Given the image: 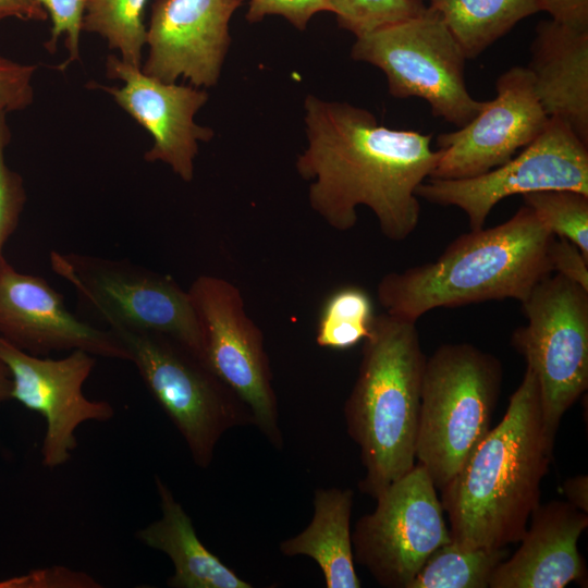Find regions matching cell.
<instances>
[{"label": "cell", "mask_w": 588, "mask_h": 588, "mask_svg": "<svg viewBox=\"0 0 588 588\" xmlns=\"http://www.w3.org/2000/svg\"><path fill=\"white\" fill-rule=\"evenodd\" d=\"M552 271L588 290V258L569 241L554 236L549 248Z\"/></svg>", "instance_id": "1f68e13d"}, {"label": "cell", "mask_w": 588, "mask_h": 588, "mask_svg": "<svg viewBox=\"0 0 588 588\" xmlns=\"http://www.w3.org/2000/svg\"><path fill=\"white\" fill-rule=\"evenodd\" d=\"M553 238L524 205L495 226L460 235L433 261L383 275L378 301L384 313L413 322L434 308L506 298L522 303L553 273Z\"/></svg>", "instance_id": "3957f363"}, {"label": "cell", "mask_w": 588, "mask_h": 588, "mask_svg": "<svg viewBox=\"0 0 588 588\" xmlns=\"http://www.w3.org/2000/svg\"><path fill=\"white\" fill-rule=\"evenodd\" d=\"M10 586L20 587H99L91 576L61 566L35 571L28 575L7 581Z\"/></svg>", "instance_id": "d6a6232c"}, {"label": "cell", "mask_w": 588, "mask_h": 588, "mask_svg": "<svg viewBox=\"0 0 588 588\" xmlns=\"http://www.w3.org/2000/svg\"><path fill=\"white\" fill-rule=\"evenodd\" d=\"M538 9L562 25L588 29V0H538Z\"/></svg>", "instance_id": "836d02e7"}, {"label": "cell", "mask_w": 588, "mask_h": 588, "mask_svg": "<svg viewBox=\"0 0 588 588\" xmlns=\"http://www.w3.org/2000/svg\"><path fill=\"white\" fill-rule=\"evenodd\" d=\"M148 0H87L82 30L102 37L130 64L142 66Z\"/></svg>", "instance_id": "cb8c5ba5"}, {"label": "cell", "mask_w": 588, "mask_h": 588, "mask_svg": "<svg viewBox=\"0 0 588 588\" xmlns=\"http://www.w3.org/2000/svg\"><path fill=\"white\" fill-rule=\"evenodd\" d=\"M110 330V329H109ZM161 409L183 437L194 463L206 469L220 438L254 426L244 402L194 353L160 333L111 330Z\"/></svg>", "instance_id": "8992f818"}, {"label": "cell", "mask_w": 588, "mask_h": 588, "mask_svg": "<svg viewBox=\"0 0 588 588\" xmlns=\"http://www.w3.org/2000/svg\"><path fill=\"white\" fill-rule=\"evenodd\" d=\"M52 271L108 329L164 334L203 359L199 324L187 291L168 275L126 259L50 253Z\"/></svg>", "instance_id": "52a82bcc"}, {"label": "cell", "mask_w": 588, "mask_h": 588, "mask_svg": "<svg viewBox=\"0 0 588 588\" xmlns=\"http://www.w3.org/2000/svg\"><path fill=\"white\" fill-rule=\"evenodd\" d=\"M244 0H155L142 71L166 83L218 84L231 45L230 21Z\"/></svg>", "instance_id": "2e32d148"}, {"label": "cell", "mask_w": 588, "mask_h": 588, "mask_svg": "<svg viewBox=\"0 0 588 588\" xmlns=\"http://www.w3.org/2000/svg\"><path fill=\"white\" fill-rule=\"evenodd\" d=\"M528 206L556 237L576 245L588 258V195L549 189L523 195Z\"/></svg>", "instance_id": "484cf974"}, {"label": "cell", "mask_w": 588, "mask_h": 588, "mask_svg": "<svg viewBox=\"0 0 588 588\" xmlns=\"http://www.w3.org/2000/svg\"><path fill=\"white\" fill-rule=\"evenodd\" d=\"M0 360L12 379L11 400L40 414L46 421L40 453L47 468L70 461L81 424L108 421L114 416L110 403L84 395L83 385L96 365V356L85 351H71L53 359L26 353L0 338Z\"/></svg>", "instance_id": "4fadbf2b"}, {"label": "cell", "mask_w": 588, "mask_h": 588, "mask_svg": "<svg viewBox=\"0 0 588 588\" xmlns=\"http://www.w3.org/2000/svg\"><path fill=\"white\" fill-rule=\"evenodd\" d=\"M503 370L470 343H446L427 357L415 457L441 490L491 429Z\"/></svg>", "instance_id": "5b68a950"}, {"label": "cell", "mask_w": 588, "mask_h": 588, "mask_svg": "<svg viewBox=\"0 0 588 588\" xmlns=\"http://www.w3.org/2000/svg\"><path fill=\"white\" fill-rule=\"evenodd\" d=\"M503 549L466 548L450 541L434 550L407 588H486Z\"/></svg>", "instance_id": "603a6c76"}, {"label": "cell", "mask_w": 588, "mask_h": 588, "mask_svg": "<svg viewBox=\"0 0 588 588\" xmlns=\"http://www.w3.org/2000/svg\"><path fill=\"white\" fill-rule=\"evenodd\" d=\"M199 324L203 360L248 407L254 426L282 449L279 407L260 329L241 291L216 275L197 277L187 290Z\"/></svg>", "instance_id": "30bf717a"}, {"label": "cell", "mask_w": 588, "mask_h": 588, "mask_svg": "<svg viewBox=\"0 0 588 588\" xmlns=\"http://www.w3.org/2000/svg\"><path fill=\"white\" fill-rule=\"evenodd\" d=\"M0 338L36 356L82 350L131 360L120 339L77 318L45 279L17 271L0 256Z\"/></svg>", "instance_id": "e0dca14e"}, {"label": "cell", "mask_w": 588, "mask_h": 588, "mask_svg": "<svg viewBox=\"0 0 588 588\" xmlns=\"http://www.w3.org/2000/svg\"><path fill=\"white\" fill-rule=\"evenodd\" d=\"M51 21L50 37L45 42V49L53 53L60 38H63L69 58L61 65V70L79 59V39L83 17L87 0H37Z\"/></svg>", "instance_id": "f1b7e54d"}, {"label": "cell", "mask_w": 588, "mask_h": 588, "mask_svg": "<svg viewBox=\"0 0 588 588\" xmlns=\"http://www.w3.org/2000/svg\"><path fill=\"white\" fill-rule=\"evenodd\" d=\"M422 1H425V0H422Z\"/></svg>", "instance_id": "74e56055"}, {"label": "cell", "mask_w": 588, "mask_h": 588, "mask_svg": "<svg viewBox=\"0 0 588 588\" xmlns=\"http://www.w3.org/2000/svg\"><path fill=\"white\" fill-rule=\"evenodd\" d=\"M161 517L136 531L146 547L163 552L172 561V588H252L198 538L193 522L167 483L155 477Z\"/></svg>", "instance_id": "ffe728a7"}, {"label": "cell", "mask_w": 588, "mask_h": 588, "mask_svg": "<svg viewBox=\"0 0 588 588\" xmlns=\"http://www.w3.org/2000/svg\"><path fill=\"white\" fill-rule=\"evenodd\" d=\"M106 76L121 81L122 85L89 82L88 87L110 95L150 134L152 145L144 154L145 161L166 163L184 182H191L199 143L210 142L215 136L212 128L194 121L195 114L208 101V93L191 84L162 82L115 54L106 59Z\"/></svg>", "instance_id": "9a60e30c"}, {"label": "cell", "mask_w": 588, "mask_h": 588, "mask_svg": "<svg viewBox=\"0 0 588 588\" xmlns=\"http://www.w3.org/2000/svg\"><path fill=\"white\" fill-rule=\"evenodd\" d=\"M375 317L368 292L356 285L342 286L328 296L321 308L316 342L330 350L352 348L370 334Z\"/></svg>", "instance_id": "d4e9b609"}, {"label": "cell", "mask_w": 588, "mask_h": 588, "mask_svg": "<svg viewBox=\"0 0 588 588\" xmlns=\"http://www.w3.org/2000/svg\"><path fill=\"white\" fill-rule=\"evenodd\" d=\"M363 342L344 417L365 468L359 490L376 499L415 465L427 357L416 322L387 313L375 317L371 332Z\"/></svg>", "instance_id": "277c9868"}, {"label": "cell", "mask_w": 588, "mask_h": 588, "mask_svg": "<svg viewBox=\"0 0 588 588\" xmlns=\"http://www.w3.org/2000/svg\"><path fill=\"white\" fill-rule=\"evenodd\" d=\"M307 147L296 170L309 182L310 208L332 229L348 231L357 208L368 207L381 233L402 242L420 219L417 187L440 151L430 134L389 128L365 108L308 95L304 101Z\"/></svg>", "instance_id": "6da1fadb"}, {"label": "cell", "mask_w": 588, "mask_h": 588, "mask_svg": "<svg viewBox=\"0 0 588 588\" xmlns=\"http://www.w3.org/2000/svg\"><path fill=\"white\" fill-rule=\"evenodd\" d=\"M461 46L475 59L518 22L539 12L538 0H429Z\"/></svg>", "instance_id": "7402d4cb"}, {"label": "cell", "mask_w": 588, "mask_h": 588, "mask_svg": "<svg viewBox=\"0 0 588 588\" xmlns=\"http://www.w3.org/2000/svg\"><path fill=\"white\" fill-rule=\"evenodd\" d=\"M11 136L7 114L0 113V256L19 225L27 198L22 176L5 161Z\"/></svg>", "instance_id": "83f0119b"}, {"label": "cell", "mask_w": 588, "mask_h": 588, "mask_svg": "<svg viewBox=\"0 0 588 588\" xmlns=\"http://www.w3.org/2000/svg\"><path fill=\"white\" fill-rule=\"evenodd\" d=\"M36 70L35 64L20 63L0 54V113L22 111L33 103Z\"/></svg>", "instance_id": "f546056e"}, {"label": "cell", "mask_w": 588, "mask_h": 588, "mask_svg": "<svg viewBox=\"0 0 588 588\" xmlns=\"http://www.w3.org/2000/svg\"><path fill=\"white\" fill-rule=\"evenodd\" d=\"M520 305L527 323L511 344L536 376L543 430L554 443L563 415L588 388V290L551 273Z\"/></svg>", "instance_id": "9c48e42d"}, {"label": "cell", "mask_w": 588, "mask_h": 588, "mask_svg": "<svg viewBox=\"0 0 588 588\" xmlns=\"http://www.w3.org/2000/svg\"><path fill=\"white\" fill-rule=\"evenodd\" d=\"M562 491L567 498V502L576 509L588 513V478L586 475H578L564 480Z\"/></svg>", "instance_id": "d590c367"}, {"label": "cell", "mask_w": 588, "mask_h": 588, "mask_svg": "<svg viewBox=\"0 0 588 588\" xmlns=\"http://www.w3.org/2000/svg\"><path fill=\"white\" fill-rule=\"evenodd\" d=\"M530 52L526 68L546 114L562 120L588 145V29L541 21Z\"/></svg>", "instance_id": "d6986e66"}, {"label": "cell", "mask_w": 588, "mask_h": 588, "mask_svg": "<svg viewBox=\"0 0 588 588\" xmlns=\"http://www.w3.org/2000/svg\"><path fill=\"white\" fill-rule=\"evenodd\" d=\"M516 552L494 569L490 588H563L586 583L578 539L588 526L587 513L568 502L540 504Z\"/></svg>", "instance_id": "ac0fdd59"}, {"label": "cell", "mask_w": 588, "mask_h": 588, "mask_svg": "<svg viewBox=\"0 0 588 588\" xmlns=\"http://www.w3.org/2000/svg\"><path fill=\"white\" fill-rule=\"evenodd\" d=\"M321 12L332 13L329 0H249L246 21L253 24L279 15L298 30H305L309 21Z\"/></svg>", "instance_id": "4dcf8cb0"}, {"label": "cell", "mask_w": 588, "mask_h": 588, "mask_svg": "<svg viewBox=\"0 0 588 588\" xmlns=\"http://www.w3.org/2000/svg\"><path fill=\"white\" fill-rule=\"evenodd\" d=\"M495 97L456 131L437 137L440 158L429 177L465 179L486 173L513 158L544 128L531 73L516 65L501 74Z\"/></svg>", "instance_id": "5bb4252c"}, {"label": "cell", "mask_w": 588, "mask_h": 588, "mask_svg": "<svg viewBox=\"0 0 588 588\" xmlns=\"http://www.w3.org/2000/svg\"><path fill=\"white\" fill-rule=\"evenodd\" d=\"M338 25L355 37L425 12L422 0H329Z\"/></svg>", "instance_id": "4316f807"}, {"label": "cell", "mask_w": 588, "mask_h": 588, "mask_svg": "<svg viewBox=\"0 0 588 588\" xmlns=\"http://www.w3.org/2000/svg\"><path fill=\"white\" fill-rule=\"evenodd\" d=\"M351 57L379 68L393 97L421 98L436 118L457 127L471 121L486 103L470 96L463 50L428 7L420 15L356 37Z\"/></svg>", "instance_id": "ba28073f"}, {"label": "cell", "mask_w": 588, "mask_h": 588, "mask_svg": "<svg viewBox=\"0 0 588 588\" xmlns=\"http://www.w3.org/2000/svg\"><path fill=\"white\" fill-rule=\"evenodd\" d=\"M549 189L588 195V145L556 118H549L542 132L505 163L471 177H428L416 195L434 205L460 208L469 230H478L502 199Z\"/></svg>", "instance_id": "7c38bea8"}, {"label": "cell", "mask_w": 588, "mask_h": 588, "mask_svg": "<svg viewBox=\"0 0 588 588\" xmlns=\"http://www.w3.org/2000/svg\"><path fill=\"white\" fill-rule=\"evenodd\" d=\"M12 379L7 366L0 360V405L11 400Z\"/></svg>", "instance_id": "8d00e7d4"}, {"label": "cell", "mask_w": 588, "mask_h": 588, "mask_svg": "<svg viewBox=\"0 0 588 588\" xmlns=\"http://www.w3.org/2000/svg\"><path fill=\"white\" fill-rule=\"evenodd\" d=\"M437 488L420 465L388 486L352 531L354 560L382 587L407 588L451 535Z\"/></svg>", "instance_id": "8fae6325"}, {"label": "cell", "mask_w": 588, "mask_h": 588, "mask_svg": "<svg viewBox=\"0 0 588 588\" xmlns=\"http://www.w3.org/2000/svg\"><path fill=\"white\" fill-rule=\"evenodd\" d=\"M553 445L543 430L536 376L526 367L501 421L440 490L452 541L485 549L518 542L540 503Z\"/></svg>", "instance_id": "7a4b0ae2"}, {"label": "cell", "mask_w": 588, "mask_h": 588, "mask_svg": "<svg viewBox=\"0 0 588 588\" xmlns=\"http://www.w3.org/2000/svg\"><path fill=\"white\" fill-rule=\"evenodd\" d=\"M8 17L45 22L48 14L37 0H0V21Z\"/></svg>", "instance_id": "e575fe53"}, {"label": "cell", "mask_w": 588, "mask_h": 588, "mask_svg": "<svg viewBox=\"0 0 588 588\" xmlns=\"http://www.w3.org/2000/svg\"><path fill=\"white\" fill-rule=\"evenodd\" d=\"M354 493L351 489H317L314 515L296 536L283 540L279 549L285 556L313 559L327 588H359L352 544L351 515Z\"/></svg>", "instance_id": "44dd1931"}]
</instances>
